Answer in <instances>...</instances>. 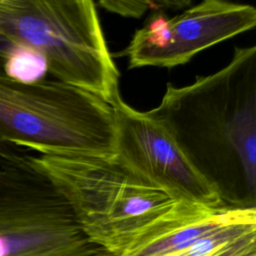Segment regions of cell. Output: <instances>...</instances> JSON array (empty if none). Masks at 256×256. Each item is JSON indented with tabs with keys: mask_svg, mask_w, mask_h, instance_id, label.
<instances>
[{
	"mask_svg": "<svg viewBox=\"0 0 256 256\" xmlns=\"http://www.w3.org/2000/svg\"><path fill=\"white\" fill-rule=\"evenodd\" d=\"M46 72L45 61L39 54L18 45L4 69L8 77L25 83L43 80Z\"/></svg>",
	"mask_w": 256,
	"mask_h": 256,
	"instance_id": "cell-10",
	"label": "cell"
},
{
	"mask_svg": "<svg viewBox=\"0 0 256 256\" xmlns=\"http://www.w3.org/2000/svg\"><path fill=\"white\" fill-rule=\"evenodd\" d=\"M255 25L254 6L223 0H204L171 18L155 13L136 30L126 48L129 68L185 64L197 53Z\"/></svg>",
	"mask_w": 256,
	"mask_h": 256,
	"instance_id": "cell-6",
	"label": "cell"
},
{
	"mask_svg": "<svg viewBox=\"0 0 256 256\" xmlns=\"http://www.w3.org/2000/svg\"><path fill=\"white\" fill-rule=\"evenodd\" d=\"M251 208L205 206L179 201L172 209L140 231L120 256H167L205 234L231 223Z\"/></svg>",
	"mask_w": 256,
	"mask_h": 256,
	"instance_id": "cell-8",
	"label": "cell"
},
{
	"mask_svg": "<svg viewBox=\"0 0 256 256\" xmlns=\"http://www.w3.org/2000/svg\"><path fill=\"white\" fill-rule=\"evenodd\" d=\"M0 35L45 61L58 81L108 104L120 96V73L91 0H0Z\"/></svg>",
	"mask_w": 256,
	"mask_h": 256,
	"instance_id": "cell-3",
	"label": "cell"
},
{
	"mask_svg": "<svg viewBox=\"0 0 256 256\" xmlns=\"http://www.w3.org/2000/svg\"><path fill=\"white\" fill-rule=\"evenodd\" d=\"M253 230H256V208L167 256H218L236 239Z\"/></svg>",
	"mask_w": 256,
	"mask_h": 256,
	"instance_id": "cell-9",
	"label": "cell"
},
{
	"mask_svg": "<svg viewBox=\"0 0 256 256\" xmlns=\"http://www.w3.org/2000/svg\"><path fill=\"white\" fill-rule=\"evenodd\" d=\"M146 113L159 122L227 206L256 207V46L235 47L218 71L167 83Z\"/></svg>",
	"mask_w": 256,
	"mask_h": 256,
	"instance_id": "cell-1",
	"label": "cell"
},
{
	"mask_svg": "<svg viewBox=\"0 0 256 256\" xmlns=\"http://www.w3.org/2000/svg\"><path fill=\"white\" fill-rule=\"evenodd\" d=\"M0 256H115L80 228L65 197L23 152L0 163Z\"/></svg>",
	"mask_w": 256,
	"mask_h": 256,
	"instance_id": "cell-5",
	"label": "cell"
},
{
	"mask_svg": "<svg viewBox=\"0 0 256 256\" xmlns=\"http://www.w3.org/2000/svg\"><path fill=\"white\" fill-rule=\"evenodd\" d=\"M33 159L65 197L85 235L115 256L181 201L116 154L37 153Z\"/></svg>",
	"mask_w": 256,
	"mask_h": 256,
	"instance_id": "cell-2",
	"label": "cell"
},
{
	"mask_svg": "<svg viewBox=\"0 0 256 256\" xmlns=\"http://www.w3.org/2000/svg\"><path fill=\"white\" fill-rule=\"evenodd\" d=\"M0 142L37 153L115 154L110 104L61 81L0 73Z\"/></svg>",
	"mask_w": 256,
	"mask_h": 256,
	"instance_id": "cell-4",
	"label": "cell"
},
{
	"mask_svg": "<svg viewBox=\"0 0 256 256\" xmlns=\"http://www.w3.org/2000/svg\"><path fill=\"white\" fill-rule=\"evenodd\" d=\"M98 5L104 9L119 14L124 17H140L149 9H181L188 8L191 5L190 1H172V0H161V1H112V0H101Z\"/></svg>",
	"mask_w": 256,
	"mask_h": 256,
	"instance_id": "cell-11",
	"label": "cell"
},
{
	"mask_svg": "<svg viewBox=\"0 0 256 256\" xmlns=\"http://www.w3.org/2000/svg\"><path fill=\"white\" fill-rule=\"evenodd\" d=\"M110 105L115 123V154L120 160L178 200L225 205L159 122L129 106L121 95Z\"/></svg>",
	"mask_w": 256,
	"mask_h": 256,
	"instance_id": "cell-7",
	"label": "cell"
},
{
	"mask_svg": "<svg viewBox=\"0 0 256 256\" xmlns=\"http://www.w3.org/2000/svg\"><path fill=\"white\" fill-rule=\"evenodd\" d=\"M26 151L23 148L0 142V163L10 161Z\"/></svg>",
	"mask_w": 256,
	"mask_h": 256,
	"instance_id": "cell-14",
	"label": "cell"
},
{
	"mask_svg": "<svg viewBox=\"0 0 256 256\" xmlns=\"http://www.w3.org/2000/svg\"><path fill=\"white\" fill-rule=\"evenodd\" d=\"M17 45L10 42L7 38L0 35V73H4L5 66L16 50ZM5 74V73H4Z\"/></svg>",
	"mask_w": 256,
	"mask_h": 256,
	"instance_id": "cell-13",
	"label": "cell"
},
{
	"mask_svg": "<svg viewBox=\"0 0 256 256\" xmlns=\"http://www.w3.org/2000/svg\"><path fill=\"white\" fill-rule=\"evenodd\" d=\"M218 256H256V230L236 239Z\"/></svg>",
	"mask_w": 256,
	"mask_h": 256,
	"instance_id": "cell-12",
	"label": "cell"
}]
</instances>
